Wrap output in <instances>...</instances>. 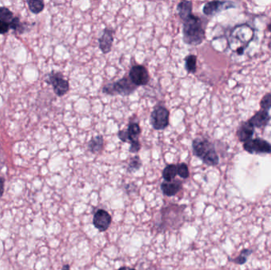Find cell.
<instances>
[{"mask_svg":"<svg viewBox=\"0 0 271 270\" xmlns=\"http://www.w3.org/2000/svg\"><path fill=\"white\" fill-rule=\"evenodd\" d=\"M186 205L169 204L159 210L155 220V227L159 232L179 230L186 221Z\"/></svg>","mask_w":271,"mask_h":270,"instance_id":"1","label":"cell"},{"mask_svg":"<svg viewBox=\"0 0 271 270\" xmlns=\"http://www.w3.org/2000/svg\"><path fill=\"white\" fill-rule=\"evenodd\" d=\"M183 40L189 45H199L206 38V32L201 19L198 16L191 14L182 20Z\"/></svg>","mask_w":271,"mask_h":270,"instance_id":"2","label":"cell"},{"mask_svg":"<svg viewBox=\"0 0 271 270\" xmlns=\"http://www.w3.org/2000/svg\"><path fill=\"white\" fill-rule=\"evenodd\" d=\"M192 149L194 155L199 158L209 167H216L220 163L215 146L206 138L197 137L194 139Z\"/></svg>","mask_w":271,"mask_h":270,"instance_id":"3","label":"cell"},{"mask_svg":"<svg viewBox=\"0 0 271 270\" xmlns=\"http://www.w3.org/2000/svg\"><path fill=\"white\" fill-rule=\"evenodd\" d=\"M136 86L130 80L129 77H124L114 83H109L102 89V92L106 95H120L128 96L136 90Z\"/></svg>","mask_w":271,"mask_h":270,"instance_id":"4","label":"cell"},{"mask_svg":"<svg viewBox=\"0 0 271 270\" xmlns=\"http://www.w3.org/2000/svg\"><path fill=\"white\" fill-rule=\"evenodd\" d=\"M170 112L167 108L158 106L150 115V123L155 130H163L169 125Z\"/></svg>","mask_w":271,"mask_h":270,"instance_id":"5","label":"cell"},{"mask_svg":"<svg viewBox=\"0 0 271 270\" xmlns=\"http://www.w3.org/2000/svg\"><path fill=\"white\" fill-rule=\"evenodd\" d=\"M45 82L53 86L54 93L58 97H62L69 91V82L64 78V76L60 72H52L46 76Z\"/></svg>","mask_w":271,"mask_h":270,"instance_id":"6","label":"cell"},{"mask_svg":"<svg viewBox=\"0 0 271 270\" xmlns=\"http://www.w3.org/2000/svg\"><path fill=\"white\" fill-rule=\"evenodd\" d=\"M244 149L249 154H271V144L265 139L255 138L244 143Z\"/></svg>","mask_w":271,"mask_h":270,"instance_id":"7","label":"cell"},{"mask_svg":"<svg viewBox=\"0 0 271 270\" xmlns=\"http://www.w3.org/2000/svg\"><path fill=\"white\" fill-rule=\"evenodd\" d=\"M126 133V143L130 144L129 147V152L131 153H136L139 152L141 148V144H140L138 136L140 135L141 133V129H140V125L137 123L131 122L128 125V128L125 130Z\"/></svg>","mask_w":271,"mask_h":270,"instance_id":"8","label":"cell"},{"mask_svg":"<svg viewBox=\"0 0 271 270\" xmlns=\"http://www.w3.org/2000/svg\"><path fill=\"white\" fill-rule=\"evenodd\" d=\"M129 77L136 87L145 86L150 79L148 70L143 65H134L129 71Z\"/></svg>","mask_w":271,"mask_h":270,"instance_id":"9","label":"cell"},{"mask_svg":"<svg viewBox=\"0 0 271 270\" xmlns=\"http://www.w3.org/2000/svg\"><path fill=\"white\" fill-rule=\"evenodd\" d=\"M112 224V217L108 212L104 209H97L94 215L93 224L99 232L106 231Z\"/></svg>","mask_w":271,"mask_h":270,"instance_id":"10","label":"cell"},{"mask_svg":"<svg viewBox=\"0 0 271 270\" xmlns=\"http://www.w3.org/2000/svg\"><path fill=\"white\" fill-rule=\"evenodd\" d=\"M235 7L234 2H228V1H211L206 2L204 5V15L207 16H213L220 11H225L227 9L234 8Z\"/></svg>","mask_w":271,"mask_h":270,"instance_id":"11","label":"cell"},{"mask_svg":"<svg viewBox=\"0 0 271 270\" xmlns=\"http://www.w3.org/2000/svg\"><path fill=\"white\" fill-rule=\"evenodd\" d=\"M253 30L248 25H243L237 26L233 30L231 34V38L233 40H240L241 44H244V46L248 45L253 38Z\"/></svg>","mask_w":271,"mask_h":270,"instance_id":"12","label":"cell"},{"mask_svg":"<svg viewBox=\"0 0 271 270\" xmlns=\"http://www.w3.org/2000/svg\"><path fill=\"white\" fill-rule=\"evenodd\" d=\"M114 33L115 31L110 28H106L102 32V36L98 38L100 50L104 54L110 53L112 49L113 42H114Z\"/></svg>","mask_w":271,"mask_h":270,"instance_id":"13","label":"cell"},{"mask_svg":"<svg viewBox=\"0 0 271 270\" xmlns=\"http://www.w3.org/2000/svg\"><path fill=\"white\" fill-rule=\"evenodd\" d=\"M160 188L164 196H175L182 190V182L179 179H174L172 182L164 181L160 185Z\"/></svg>","mask_w":271,"mask_h":270,"instance_id":"14","label":"cell"},{"mask_svg":"<svg viewBox=\"0 0 271 270\" xmlns=\"http://www.w3.org/2000/svg\"><path fill=\"white\" fill-rule=\"evenodd\" d=\"M254 133V128L248 120V121H243V122L240 123V125H239L237 129L236 135H237L239 141L245 143V142L252 139Z\"/></svg>","mask_w":271,"mask_h":270,"instance_id":"15","label":"cell"},{"mask_svg":"<svg viewBox=\"0 0 271 270\" xmlns=\"http://www.w3.org/2000/svg\"><path fill=\"white\" fill-rule=\"evenodd\" d=\"M270 120H271V116L269 112L261 110L254 114V116H252L248 121L254 128L263 129L269 124Z\"/></svg>","mask_w":271,"mask_h":270,"instance_id":"16","label":"cell"},{"mask_svg":"<svg viewBox=\"0 0 271 270\" xmlns=\"http://www.w3.org/2000/svg\"><path fill=\"white\" fill-rule=\"evenodd\" d=\"M87 148H88V150L93 154H96L97 152L102 151L104 148V139L102 135H97L92 138L88 142Z\"/></svg>","mask_w":271,"mask_h":270,"instance_id":"17","label":"cell"},{"mask_svg":"<svg viewBox=\"0 0 271 270\" xmlns=\"http://www.w3.org/2000/svg\"><path fill=\"white\" fill-rule=\"evenodd\" d=\"M177 11L182 20L193 14V3L191 1H182L177 6Z\"/></svg>","mask_w":271,"mask_h":270,"instance_id":"18","label":"cell"},{"mask_svg":"<svg viewBox=\"0 0 271 270\" xmlns=\"http://www.w3.org/2000/svg\"><path fill=\"white\" fill-rule=\"evenodd\" d=\"M163 179L165 182H172L175 179L176 176L178 175L177 173V165L169 164L166 166L162 172Z\"/></svg>","mask_w":271,"mask_h":270,"instance_id":"19","label":"cell"},{"mask_svg":"<svg viewBox=\"0 0 271 270\" xmlns=\"http://www.w3.org/2000/svg\"><path fill=\"white\" fill-rule=\"evenodd\" d=\"M185 68L188 73H195L197 72V57L189 55L185 58Z\"/></svg>","mask_w":271,"mask_h":270,"instance_id":"20","label":"cell"},{"mask_svg":"<svg viewBox=\"0 0 271 270\" xmlns=\"http://www.w3.org/2000/svg\"><path fill=\"white\" fill-rule=\"evenodd\" d=\"M141 167H142V161L140 159V156L135 155L130 158L128 164L127 171L130 174L135 173L139 171Z\"/></svg>","mask_w":271,"mask_h":270,"instance_id":"21","label":"cell"},{"mask_svg":"<svg viewBox=\"0 0 271 270\" xmlns=\"http://www.w3.org/2000/svg\"><path fill=\"white\" fill-rule=\"evenodd\" d=\"M252 253H253V251H252V250L243 249L241 252H240V253H239V255H238L236 258H233V259L229 258V260L234 262V263H235V264L244 265L247 262L248 257H249Z\"/></svg>","mask_w":271,"mask_h":270,"instance_id":"22","label":"cell"},{"mask_svg":"<svg viewBox=\"0 0 271 270\" xmlns=\"http://www.w3.org/2000/svg\"><path fill=\"white\" fill-rule=\"evenodd\" d=\"M27 4L30 11L35 15L41 12L45 8V3L41 0H30L28 1Z\"/></svg>","mask_w":271,"mask_h":270,"instance_id":"23","label":"cell"},{"mask_svg":"<svg viewBox=\"0 0 271 270\" xmlns=\"http://www.w3.org/2000/svg\"><path fill=\"white\" fill-rule=\"evenodd\" d=\"M14 19L13 12L6 6H0V20L7 23H10Z\"/></svg>","mask_w":271,"mask_h":270,"instance_id":"24","label":"cell"},{"mask_svg":"<svg viewBox=\"0 0 271 270\" xmlns=\"http://www.w3.org/2000/svg\"><path fill=\"white\" fill-rule=\"evenodd\" d=\"M9 25H10V29L13 30L19 34H23L25 31V26L23 23H21L19 18H14L13 20L9 23Z\"/></svg>","mask_w":271,"mask_h":270,"instance_id":"25","label":"cell"},{"mask_svg":"<svg viewBox=\"0 0 271 270\" xmlns=\"http://www.w3.org/2000/svg\"><path fill=\"white\" fill-rule=\"evenodd\" d=\"M177 165V173L182 179H187L190 177V171L187 163H178Z\"/></svg>","mask_w":271,"mask_h":270,"instance_id":"26","label":"cell"},{"mask_svg":"<svg viewBox=\"0 0 271 270\" xmlns=\"http://www.w3.org/2000/svg\"><path fill=\"white\" fill-rule=\"evenodd\" d=\"M261 110L269 112L271 109V93L267 94L263 96L260 101Z\"/></svg>","mask_w":271,"mask_h":270,"instance_id":"27","label":"cell"},{"mask_svg":"<svg viewBox=\"0 0 271 270\" xmlns=\"http://www.w3.org/2000/svg\"><path fill=\"white\" fill-rule=\"evenodd\" d=\"M9 30H10L9 24L0 20V34H6Z\"/></svg>","mask_w":271,"mask_h":270,"instance_id":"28","label":"cell"},{"mask_svg":"<svg viewBox=\"0 0 271 270\" xmlns=\"http://www.w3.org/2000/svg\"><path fill=\"white\" fill-rule=\"evenodd\" d=\"M5 179L3 177H0V197H2L4 193Z\"/></svg>","mask_w":271,"mask_h":270,"instance_id":"29","label":"cell"},{"mask_svg":"<svg viewBox=\"0 0 271 270\" xmlns=\"http://www.w3.org/2000/svg\"><path fill=\"white\" fill-rule=\"evenodd\" d=\"M136 187V186H135V184L131 183V184H128L127 186H125V190H126V192H127L128 193H129L134 192V191L132 190V189H133V190H135Z\"/></svg>","mask_w":271,"mask_h":270,"instance_id":"30","label":"cell"},{"mask_svg":"<svg viewBox=\"0 0 271 270\" xmlns=\"http://www.w3.org/2000/svg\"><path fill=\"white\" fill-rule=\"evenodd\" d=\"M136 270L134 268H130V267H128V266H122V267H120L118 270Z\"/></svg>","mask_w":271,"mask_h":270,"instance_id":"31","label":"cell"},{"mask_svg":"<svg viewBox=\"0 0 271 270\" xmlns=\"http://www.w3.org/2000/svg\"><path fill=\"white\" fill-rule=\"evenodd\" d=\"M61 270H71L70 266H69V265H64V266L62 267Z\"/></svg>","mask_w":271,"mask_h":270,"instance_id":"32","label":"cell"},{"mask_svg":"<svg viewBox=\"0 0 271 270\" xmlns=\"http://www.w3.org/2000/svg\"><path fill=\"white\" fill-rule=\"evenodd\" d=\"M267 30H271V23H270L269 25H268V27H267Z\"/></svg>","mask_w":271,"mask_h":270,"instance_id":"33","label":"cell"}]
</instances>
